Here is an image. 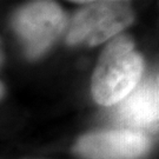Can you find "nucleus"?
I'll return each mask as SVG.
<instances>
[{"mask_svg": "<svg viewBox=\"0 0 159 159\" xmlns=\"http://www.w3.org/2000/svg\"><path fill=\"white\" fill-rule=\"evenodd\" d=\"M12 27L30 59L43 56L66 27V14L53 1H33L12 17Z\"/></svg>", "mask_w": 159, "mask_h": 159, "instance_id": "nucleus-3", "label": "nucleus"}, {"mask_svg": "<svg viewBox=\"0 0 159 159\" xmlns=\"http://www.w3.org/2000/svg\"><path fill=\"white\" fill-rule=\"evenodd\" d=\"M142 73V56L132 40L125 35L114 38L104 48L92 75L93 99L102 106L118 104L139 84Z\"/></svg>", "mask_w": 159, "mask_h": 159, "instance_id": "nucleus-1", "label": "nucleus"}, {"mask_svg": "<svg viewBox=\"0 0 159 159\" xmlns=\"http://www.w3.org/2000/svg\"><path fill=\"white\" fill-rule=\"evenodd\" d=\"M157 84H158V87H159V75H158V78H157Z\"/></svg>", "mask_w": 159, "mask_h": 159, "instance_id": "nucleus-8", "label": "nucleus"}, {"mask_svg": "<svg viewBox=\"0 0 159 159\" xmlns=\"http://www.w3.org/2000/svg\"><path fill=\"white\" fill-rule=\"evenodd\" d=\"M148 148V140L142 132L113 130L83 136L74 151L86 159H134Z\"/></svg>", "mask_w": 159, "mask_h": 159, "instance_id": "nucleus-4", "label": "nucleus"}, {"mask_svg": "<svg viewBox=\"0 0 159 159\" xmlns=\"http://www.w3.org/2000/svg\"><path fill=\"white\" fill-rule=\"evenodd\" d=\"M116 117L133 127H152L159 123V87L157 79L148 78L118 102Z\"/></svg>", "mask_w": 159, "mask_h": 159, "instance_id": "nucleus-5", "label": "nucleus"}, {"mask_svg": "<svg viewBox=\"0 0 159 159\" xmlns=\"http://www.w3.org/2000/svg\"><path fill=\"white\" fill-rule=\"evenodd\" d=\"M4 93H5V87H4V85H2V83L0 81V99L2 98Z\"/></svg>", "mask_w": 159, "mask_h": 159, "instance_id": "nucleus-6", "label": "nucleus"}, {"mask_svg": "<svg viewBox=\"0 0 159 159\" xmlns=\"http://www.w3.org/2000/svg\"><path fill=\"white\" fill-rule=\"evenodd\" d=\"M1 60H2V51H1V45H0V64H1Z\"/></svg>", "mask_w": 159, "mask_h": 159, "instance_id": "nucleus-7", "label": "nucleus"}, {"mask_svg": "<svg viewBox=\"0 0 159 159\" xmlns=\"http://www.w3.org/2000/svg\"><path fill=\"white\" fill-rule=\"evenodd\" d=\"M74 14L68 26L70 45L96 46L111 39L133 21V12L124 1H89Z\"/></svg>", "mask_w": 159, "mask_h": 159, "instance_id": "nucleus-2", "label": "nucleus"}]
</instances>
